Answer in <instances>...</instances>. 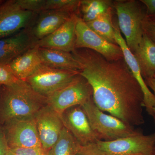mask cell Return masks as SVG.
Listing matches in <instances>:
<instances>
[{
	"instance_id": "1f68e13d",
	"label": "cell",
	"mask_w": 155,
	"mask_h": 155,
	"mask_svg": "<svg viewBox=\"0 0 155 155\" xmlns=\"http://www.w3.org/2000/svg\"><path fill=\"white\" fill-rule=\"evenodd\" d=\"M150 155H155V146L154 147L152 153Z\"/></svg>"
},
{
	"instance_id": "8992f818",
	"label": "cell",
	"mask_w": 155,
	"mask_h": 155,
	"mask_svg": "<svg viewBox=\"0 0 155 155\" xmlns=\"http://www.w3.org/2000/svg\"><path fill=\"white\" fill-rule=\"evenodd\" d=\"M79 74L77 71L55 69L42 64L25 81L39 94L47 97L67 86Z\"/></svg>"
},
{
	"instance_id": "4fadbf2b",
	"label": "cell",
	"mask_w": 155,
	"mask_h": 155,
	"mask_svg": "<svg viewBox=\"0 0 155 155\" xmlns=\"http://www.w3.org/2000/svg\"><path fill=\"white\" fill-rule=\"evenodd\" d=\"M78 17L73 14L55 31L37 41L36 45L72 52L75 49V27Z\"/></svg>"
},
{
	"instance_id": "52a82bcc",
	"label": "cell",
	"mask_w": 155,
	"mask_h": 155,
	"mask_svg": "<svg viewBox=\"0 0 155 155\" xmlns=\"http://www.w3.org/2000/svg\"><path fill=\"white\" fill-rule=\"evenodd\" d=\"M98 147L108 155H150L155 146V131L142 132L111 141L99 140Z\"/></svg>"
},
{
	"instance_id": "484cf974",
	"label": "cell",
	"mask_w": 155,
	"mask_h": 155,
	"mask_svg": "<svg viewBox=\"0 0 155 155\" xmlns=\"http://www.w3.org/2000/svg\"><path fill=\"white\" fill-rule=\"evenodd\" d=\"M5 155H47L42 148H9Z\"/></svg>"
},
{
	"instance_id": "5bb4252c",
	"label": "cell",
	"mask_w": 155,
	"mask_h": 155,
	"mask_svg": "<svg viewBox=\"0 0 155 155\" xmlns=\"http://www.w3.org/2000/svg\"><path fill=\"white\" fill-rule=\"evenodd\" d=\"M114 26L116 43L122 49L125 63L140 87L143 95V107L149 114L152 109L155 108V96L146 83L138 63L134 55L127 47L125 39L119 30L117 22H114Z\"/></svg>"
},
{
	"instance_id": "9a60e30c",
	"label": "cell",
	"mask_w": 155,
	"mask_h": 155,
	"mask_svg": "<svg viewBox=\"0 0 155 155\" xmlns=\"http://www.w3.org/2000/svg\"><path fill=\"white\" fill-rule=\"evenodd\" d=\"M73 14L68 12L45 11L38 14L31 25L29 33L37 41L52 33Z\"/></svg>"
},
{
	"instance_id": "8fae6325",
	"label": "cell",
	"mask_w": 155,
	"mask_h": 155,
	"mask_svg": "<svg viewBox=\"0 0 155 155\" xmlns=\"http://www.w3.org/2000/svg\"><path fill=\"white\" fill-rule=\"evenodd\" d=\"M34 118L42 148L48 152L58 140L64 127L61 115L47 104Z\"/></svg>"
},
{
	"instance_id": "3957f363",
	"label": "cell",
	"mask_w": 155,
	"mask_h": 155,
	"mask_svg": "<svg viewBox=\"0 0 155 155\" xmlns=\"http://www.w3.org/2000/svg\"><path fill=\"white\" fill-rule=\"evenodd\" d=\"M120 32L125 37L127 47L133 53L143 36V22L146 8L140 1L119 0L113 2Z\"/></svg>"
},
{
	"instance_id": "e0dca14e",
	"label": "cell",
	"mask_w": 155,
	"mask_h": 155,
	"mask_svg": "<svg viewBox=\"0 0 155 155\" xmlns=\"http://www.w3.org/2000/svg\"><path fill=\"white\" fill-rule=\"evenodd\" d=\"M12 72L17 78L25 81L36 72L42 63L35 45L17 56L9 63Z\"/></svg>"
},
{
	"instance_id": "2e32d148",
	"label": "cell",
	"mask_w": 155,
	"mask_h": 155,
	"mask_svg": "<svg viewBox=\"0 0 155 155\" xmlns=\"http://www.w3.org/2000/svg\"><path fill=\"white\" fill-rule=\"evenodd\" d=\"M28 28L0 39V63L9 64L17 56L36 45Z\"/></svg>"
},
{
	"instance_id": "f546056e",
	"label": "cell",
	"mask_w": 155,
	"mask_h": 155,
	"mask_svg": "<svg viewBox=\"0 0 155 155\" xmlns=\"http://www.w3.org/2000/svg\"><path fill=\"white\" fill-rule=\"evenodd\" d=\"M9 148L3 127L0 126V155H5Z\"/></svg>"
},
{
	"instance_id": "d6a6232c",
	"label": "cell",
	"mask_w": 155,
	"mask_h": 155,
	"mask_svg": "<svg viewBox=\"0 0 155 155\" xmlns=\"http://www.w3.org/2000/svg\"><path fill=\"white\" fill-rule=\"evenodd\" d=\"M3 2V1H0V4H1V3H2V2Z\"/></svg>"
},
{
	"instance_id": "ffe728a7",
	"label": "cell",
	"mask_w": 155,
	"mask_h": 155,
	"mask_svg": "<svg viewBox=\"0 0 155 155\" xmlns=\"http://www.w3.org/2000/svg\"><path fill=\"white\" fill-rule=\"evenodd\" d=\"M113 7V2L108 0H81L79 16L84 22L94 20Z\"/></svg>"
},
{
	"instance_id": "ac0fdd59",
	"label": "cell",
	"mask_w": 155,
	"mask_h": 155,
	"mask_svg": "<svg viewBox=\"0 0 155 155\" xmlns=\"http://www.w3.org/2000/svg\"><path fill=\"white\" fill-rule=\"evenodd\" d=\"M38 54L42 64L48 67L79 72L82 69L81 63L78 61L72 53L38 47Z\"/></svg>"
},
{
	"instance_id": "5b68a950",
	"label": "cell",
	"mask_w": 155,
	"mask_h": 155,
	"mask_svg": "<svg viewBox=\"0 0 155 155\" xmlns=\"http://www.w3.org/2000/svg\"><path fill=\"white\" fill-rule=\"evenodd\" d=\"M93 90L80 74L67 86L47 97V104L60 115L69 108L82 106L93 98Z\"/></svg>"
},
{
	"instance_id": "603a6c76",
	"label": "cell",
	"mask_w": 155,
	"mask_h": 155,
	"mask_svg": "<svg viewBox=\"0 0 155 155\" xmlns=\"http://www.w3.org/2000/svg\"><path fill=\"white\" fill-rule=\"evenodd\" d=\"M80 2V0H45L43 11H65L79 16Z\"/></svg>"
},
{
	"instance_id": "ba28073f",
	"label": "cell",
	"mask_w": 155,
	"mask_h": 155,
	"mask_svg": "<svg viewBox=\"0 0 155 155\" xmlns=\"http://www.w3.org/2000/svg\"><path fill=\"white\" fill-rule=\"evenodd\" d=\"M75 49H87L99 53L110 61L124 58L121 48L109 43L92 30L80 17L75 27Z\"/></svg>"
},
{
	"instance_id": "f1b7e54d",
	"label": "cell",
	"mask_w": 155,
	"mask_h": 155,
	"mask_svg": "<svg viewBox=\"0 0 155 155\" xmlns=\"http://www.w3.org/2000/svg\"><path fill=\"white\" fill-rule=\"evenodd\" d=\"M146 8V19L155 20V0H141Z\"/></svg>"
},
{
	"instance_id": "277c9868",
	"label": "cell",
	"mask_w": 155,
	"mask_h": 155,
	"mask_svg": "<svg viewBox=\"0 0 155 155\" xmlns=\"http://www.w3.org/2000/svg\"><path fill=\"white\" fill-rule=\"evenodd\" d=\"M81 106L99 140L113 141L141 132L115 116L105 114L95 104L93 98Z\"/></svg>"
},
{
	"instance_id": "7402d4cb",
	"label": "cell",
	"mask_w": 155,
	"mask_h": 155,
	"mask_svg": "<svg viewBox=\"0 0 155 155\" xmlns=\"http://www.w3.org/2000/svg\"><path fill=\"white\" fill-rule=\"evenodd\" d=\"M81 146L64 127L58 140L48 152L47 155H75Z\"/></svg>"
},
{
	"instance_id": "7c38bea8",
	"label": "cell",
	"mask_w": 155,
	"mask_h": 155,
	"mask_svg": "<svg viewBox=\"0 0 155 155\" xmlns=\"http://www.w3.org/2000/svg\"><path fill=\"white\" fill-rule=\"evenodd\" d=\"M61 116L64 127L81 145L96 143L99 140L81 106H74L67 109Z\"/></svg>"
},
{
	"instance_id": "83f0119b",
	"label": "cell",
	"mask_w": 155,
	"mask_h": 155,
	"mask_svg": "<svg viewBox=\"0 0 155 155\" xmlns=\"http://www.w3.org/2000/svg\"><path fill=\"white\" fill-rule=\"evenodd\" d=\"M143 32L155 43V20L145 18L143 22Z\"/></svg>"
},
{
	"instance_id": "30bf717a",
	"label": "cell",
	"mask_w": 155,
	"mask_h": 155,
	"mask_svg": "<svg viewBox=\"0 0 155 155\" xmlns=\"http://www.w3.org/2000/svg\"><path fill=\"white\" fill-rule=\"evenodd\" d=\"M37 13L25 11L16 0H8L0 4V39L28 28Z\"/></svg>"
},
{
	"instance_id": "7a4b0ae2",
	"label": "cell",
	"mask_w": 155,
	"mask_h": 155,
	"mask_svg": "<svg viewBox=\"0 0 155 155\" xmlns=\"http://www.w3.org/2000/svg\"><path fill=\"white\" fill-rule=\"evenodd\" d=\"M47 104V97L39 94L25 81L0 87V124L15 119L34 117Z\"/></svg>"
},
{
	"instance_id": "cb8c5ba5",
	"label": "cell",
	"mask_w": 155,
	"mask_h": 155,
	"mask_svg": "<svg viewBox=\"0 0 155 155\" xmlns=\"http://www.w3.org/2000/svg\"><path fill=\"white\" fill-rule=\"evenodd\" d=\"M18 80L12 72L8 64L0 63V86L11 85Z\"/></svg>"
},
{
	"instance_id": "836d02e7",
	"label": "cell",
	"mask_w": 155,
	"mask_h": 155,
	"mask_svg": "<svg viewBox=\"0 0 155 155\" xmlns=\"http://www.w3.org/2000/svg\"><path fill=\"white\" fill-rule=\"evenodd\" d=\"M0 87H1V86H0Z\"/></svg>"
},
{
	"instance_id": "4dcf8cb0",
	"label": "cell",
	"mask_w": 155,
	"mask_h": 155,
	"mask_svg": "<svg viewBox=\"0 0 155 155\" xmlns=\"http://www.w3.org/2000/svg\"><path fill=\"white\" fill-rule=\"evenodd\" d=\"M148 87L153 91V93L155 96V77L144 79ZM149 115L152 116L155 122V108H153Z\"/></svg>"
},
{
	"instance_id": "9c48e42d",
	"label": "cell",
	"mask_w": 155,
	"mask_h": 155,
	"mask_svg": "<svg viewBox=\"0 0 155 155\" xmlns=\"http://www.w3.org/2000/svg\"><path fill=\"white\" fill-rule=\"evenodd\" d=\"M3 126L9 148H42L34 117L14 119Z\"/></svg>"
},
{
	"instance_id": "6da1fadb",
	"label": "cell",
	"mask_w": 155,
	"mask_h": 155,
	"mask_svg": "<svg viewBox=\"0 0 155 155\" xmlns=\"http://www.w3.org/2000/svg\"><path fill=\"white\" fill-rule=\"evenodd\" d=\"M72 53L81 63L79 74L91 86L94 101L101 110L134 127L144 123L143 93L124 58L109 61L87 49Z\"/></svg>"
},
{
	"instance_id": "d4e9b609",
	"label": "cell",
	"mask_w": 155,
	"mask_h": 155,
	"mask_svg": "<svg viewBox=\"0 0 155 155\" xmlns=\"http://www.w3.org/2000/svg\"><path fill=\"white\" fill-rule=\"evenodd\" d=\"M17 3L25 11L38 13L43 11L45 0H16Z\"/></svg>"
},
{
	"instance_id": "d6986e66",
	"label": "cell",
	"mask_w": 155,
	"mask_h": 155,
	"mask_svg": "<svg viewBox=\"0 0 155 155\" xmlns=\"http://www.w3.org/2000/svg\"><path fill=\"white\" fill-rule=\"evenodd\" d=\"M133 54L143 78L155 77V43L144 33Z\"/></svg>"
},
{
	"instance_id": "44dd1931",
	"label": "cell",
	"mask_w": 155,
	"mask_h": 155,
	"mask_svg": "<svg viewBox=\"0 0 155 155\" xmlns=\"http://www.w3.org/2000/svg\"><path fill=\"white\" fill-rule=\"evenodd\" d=\"M112 16V8H111L105 14L93 21L87 22L86 24L92 30L107 41L117 45Z\"/></svg>"
},
{
	"instance_id": "4316f807",
	"label": "cell",
	"mask_w": 155,
	"mask_h": 155,
	"mask_svg": "<svg viewBox=\"0 0 155 155\" xmlns=\"http://www.w3.org/2000/svg\"><path fill=\"white\" fill-rule=\"evenodd\" d=\"M75 155H108L100 149L96 143L81 146Z\"/></svg>"
}]
</instances>
